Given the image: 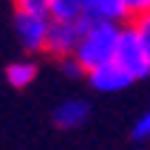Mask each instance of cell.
I'll return each mask as SVG.
<instances>
[{
  "instance_id": "1",
  "label": "cell",
  "mask_w": 150,
  "mask_h": 150,
  "mask_svg": "<svg viewBox=\"0 0 150 150\" xmlns=\"http://www.w3.org/2000/svg\"><path fill=\"white\" fill-rule=\"evenodd\" d=\"M82 23V40L76 48V62L85 68V74H91L96 68L113 62L119 48V37H122V25L119 23H91V20H79Z\"/></svg>"
},
{
  "instance_id": "2",
  "label": "cell",
  "mask_w": 150,
  "mask_h": 150,
  "mask_svg": "<svg viewBox=\"0 0 150 150\" xmlns=\"http://www.w3.org/2000/svg\"><path fill=\"white\" fill-rule=\"evenodd\" d=\"M48 31H51V17L48 14H34V11H20L14 8V34L17 42L28 54H40L48 45Z\"/></svg>"
},
{
  "instance_id": "3",
  "label": "cell",
  "mask_w": 150,
  "mask_h": 150,
  "mask_svg": "<svg viewBox=\"0 0 150 150\" xmlns=\"http://www.w3.org/2000/svg\"><path fill=\"white\" fill-rule=\"evenodd\" d=\"M119 68H125L133 79H144L150 76V59L142 48V40L139 34L133 31V25L127 23L122 25V37H119V48H116V57H113Z\"/></svg>"
},
{
  "instance_id": "4",
  "label": "cell",
  "mask_w": 150,
  "mask_h": 150,
  "mask_svg": "<svg viewBox=\"0 0 150 150\" xmlns=\"http://www.w3.org/2000/svg\"><path fill=\"white\" fill-rule=\"evenodd\" d=\"M79 40H82V23L79 20H51V31H48V45H45V54L57 59L74 57L76 48H79Z\"/></svg>"
},
{
  "instance_id": "5",
  "label": "cell",
  "mask_w": 150,
  "mask_h": 150,
  "mask_svg": "<svg viewBox=\"0 0 150 150\" xmlns=\"http://www.w3.org/2000/svg\"><path fill=\"white\" fill-rule=\"evenodd\" d=\"M88 82H91L93 91H99V93H116V91L130 88V82H136V79L127 74L125 68H119L116 62H108V65L91 71L88 74Z\"/></svg>"
},
{
  "instance_id": "6",
  "label": "cell",
  "mask_w": 150,
  "mask_h": 150,
  "mask_svg": "<svg viewBox=\"0 0 150 150\" xmlns=\"http://www.w3.org/2000/svg\"><path fill=\"white\" fill-rule=\"evenodd\" d=\"M91 116V105L85 99H65L62 105L54 108V125L59 130H74V127L85 125Z\"/></svg>"
},
{
  "instance_id": "7",
  "label": "cell",
  "mask_w": 150,
  "mask_h": 150,
  "mask_svg": "<svg viewBox=\"0 0 150 150\" xmlns=\"http://www.w3.org/2000/svg\"><path fill=\"white\" fill-rule=\"evenodd\" d=\"M82 20H91V23H122V20H130L127 0H91V6H88Z\"/></svg>"
},
{
  "instance_id": "8",
  "label": "cell",
  "mask_w": 150,
  "mask_h": 150,
  "mask_svg": "<svg viewBox=\"0 0 150 150\" xmlns=\"http://www.w3.org/2000/svg\"><path fill=\"white\" fill-rule=\"evenodd\" d=\"M37 79V62L34 59H14L6 65V82L17 91H23Z\"/></svg>"
},
{
  "instance_id": "9",
  "label": "cell",
  "mask_w": 150,
  "mask_h": 150,
  "mask_svg": "<svg viewBox=\"0 0 150 150\" xmlns=\"http://www.w3.org/2000/svg\"><path fill=\"white\" fill-rule=\"evenodd\" d=\"M91 0H54L51 6V20H82Z\"/></svg>"
},
{
  "instance_id": "10",
  "label": "cell",
  "mask_w": 150,
  "mask_h": 150,
  "mask_svg": "<svg viewBox=\"0 0 150 150\" xmlns=\"http://www.w3.org/2000/svg\"><path fill=\"white\" fill-rule=\"evenodd\" d=\"M130 25H133V31L139 34V40H142V48H144V54H147V59H150V14L130 20Z\"/></svg>"
},
{
  "instance_id": "11",
  "label": "cell",
  "mask_w": 150,
  "mask_h": 150,
  "mask_svg": "<svg viewBox=\"0 0 150 150\" xmlns=\"http://www.w3.org/2000/svg\"><path fill=\"white\" fill-rule=\"evenodd\" d=\"M51 6H54V0H14V8H20V11H34V14H48V17H51Z\"/></svg>"
},
{
  "instance_id": "12",
  "label": "cell",
  "mask_w": 150,
  "mask_h": 150,
  "mask_svg": "<svg viewBox=\"0 0 150 150\" xmlns=\"http://www.w3.org/2000/svg\"><path fill=\"white\" fill-rule=\"evenodd\" d=\"M130 133H133L136 142H144V139H150V108L144 110L139 119H136V125H133V130H130Z\"/></svg>"
},
{
  "instance_id": "13",
  "label": "cell",
  "mask_w": 150,
  "mask_h": 150,
  "mask_svg": "<svg viewBox=\"0 0 150 150\" xmlns=\"http://www.w3.org/2000/svg\"><path fill=\"white\" fill-rule=\"evenodd\" d=\"M127 14H130V20L150 14V0H127Z\"/></svg>"
},
{
  "instance_id": "14",
  "label": "cell",
  "mask_w": 150,
  "mask_h": 150,
  "mask_svg": "<svg viewBox=\"0 0 150 150\" xmlns=\"http://www.w3.org/2000/svg\"><path fill=\"white\" fill-rule=\"evenodd\" d=\"M59 68H62L68 76H88V74H85V68L76 62V57H65V59H59Z\"/></svg>"
}]
</instances>
